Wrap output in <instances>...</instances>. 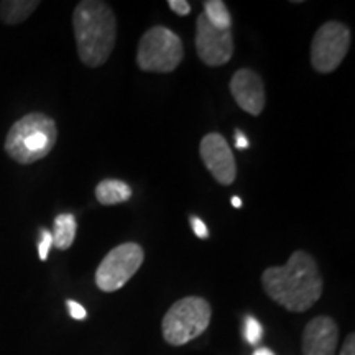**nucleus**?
<instances>
[{"mask_svg": "<svg viewBox=\"0 0 355 355\" xmlns=\"http://www.w3.org/2000/svg\"><path fill=\"white\" fill-rule=\"evenodd\" d=\"M73 28L79 60L89 68H99L112 55L117 21L105 2L83 0L73 12Z\"/></svg>", "mask_w": 355, "mask_h": 355, "instance_id": "2", "label": "nucleus"}, {"mask_svg": "<svg viewBox=\"0 0 355 355\" xmlns=\"http://www.w3.org/2000/svg\"><path fill=\"white\" fill-rule=\"evenodd\" d=\"M339 355H355V336L349 334Z\"/></svg>", "mask_w": 355, "mask_h": 355, "instance_id": "21", "label": "nucleus"}, {"mask_svg": "<svg viewBox=\"0 0 355 355\" xmlns=\"http://www.w3.org/2000/svg\"><path fill=\"white\" fill-rule=\"evenodd\" d=\"M168 6H170L173 12L178 13V15H181V17L188 15V13L191 12L189 2H186V0H170V2H168Z\"/></svg>", "mask_w": 355, "mask_h": 355, "instance_id": "19", "label": "nucleus"}, {"mask_svg": "<svg viewBox=\"0 0 355 355\" xmlns=\"http://www.w3.org/2000/svg\"><path fill=\"white\" fill-rule=\"evenodd\" d=\"M51 245H53V235H51L50 230L43 229L42 230V239H40V243H38L40 260L44 261L48 259V254H50Z\"/></svg>", "mask_w": 355, "mask_h": 355, "instance_id": "17", "label": "nucleus"}, {"mask_svg": "<svg viewBox=\"0 0 355 355\" xmlns=\"http://www.w3.org/2000/svg\"><path fill=\"white\" fill-rule=\"evenodd\" d=\"M56 139V122L48 115L32 112L13 123L3 146L13 162L32 165L51 153Z\"/></svg>", "mask_w": 355, "mask_h": 355, "instance_id": "3", "label": "nucleus"}, {"mask_svg": "<svg viewBox=\"0 0 355 355\" xmlns=\"http://www.w3.org/2000/svg\"><path fill=\"white\" fill-rule=\"evenodd\" d=\"M230 92L243 112L260 115L265 109V86L255 71L239 69L230 79Z\"/></svg>", "mask_w": 355, "mask_h": 355, "instance_id": "10", "label": "nucleus"}, {"mask_svg": "<svg viewBox=\"0 0 355 355\" xmlns=\"http://www.w3.org/2000/svg\"><path fill=\"white\" fill-rule=\"evenodd\" d=\"M196 51L204 64L222 66L234 55V40L230 30L216 28L201 13L196 21Z\"/></svg>", "mask_w": 355, "mask_h": 355, "instance_id": "8", "label": "nucleus"}, {"mask_svg": "<svg viewBox=\"0 0 355 355\" xmlns=\"http://www.w3.org/2000/svg\"><path fill=\"white\" fill-rule=\"evenodd\" d=\"M66 306H68L69 314H71V318H73V319H78V321H81V319L87 318L86 308H84V306H81L79 303H76V301L68 300V301H66Z\"/></svg>", "mask_w": 355, "mask_h": 355, "instance_id": "18", "label": "nucleus"}, {"mask_svg": "<svg viewBox=\"0 0 355 355\" xmlns=\"http://www.w3.org/2000/svg\"><path fill=\"white\" fill-rule=\"evenodd\" d=\"M261 285L270 300L291 313H304L322 295V277L316 260L303 250L293 252L286 265L266 268Z\"/></svg>", "mask_w": 355, "mask_h": 355, "instance_id": "1", "label": "nucleus"}, {"mask_svg": "<svg viewBox=\"0 0 355 355\" xmlns=\"http://www.w3.org/2000/svg\"><path fill=\"white\" fill-rule=\"evenodd\" d=\"M339 329L329 316H318L303 332V355H336Z\"/></svg>", "mask_w": 355, "mask_h": 355, "instance_id": "11", "label": "nucleus"}, {"mask_svg": "<svg viewBox=\"0 0 355 355\" xmlns=\"http://www.w3.org/2000/svg\"><path fill=\"white\" fill-rule=\"evenodd\" d=\"M144 248L135 242L121 243L112 248L96 270V285L99 290L112 293L121 290L144 263Z\"/></svg>", "mask_w": 355, "mask_h": 355, "instance_id": "6", "label": "nucleus"}, {"mask_svg": "<svg viewBox=\"0 0 355 355\" xmlns=\"http://www.w3.org/2000/svg\"><path fill=\"white\" fill-rule=\"evenodd\" d=\"M211 304L199 296H186L168 309L162 322L163 337L171 345H184L196 339L211 322Z\"/></svg>", "mask_w": 355, "mask_h": 355, "instance_id": "4", "label": "nucleus"}, {"mask_svg": "<svg viewBox=\"0 0 355 355\" xmlns=\"http://www.w3.org/2000/svg\"><path fill=\"white\" fill-rule=\"evenodd\" d=\"M76 219L73 214H60L55 219L53 227V245L60 250H68L76 239Z\"/></svg>", "mask_w": 355, "mask_h": 355, "instance_id": "14", "label": "nucleus"}, {"mask_svg": "<svg viewBox=\"0 0 355 355\" xmlns=\"http://www.w3.org/2000/svg\"><path fill=\"white\" fill-rule=\"evenodd\" d=\"M261 334H263V329H261V324L257 321L255 318L247 316L245 318V339L248 344L255 345L260 343Z\"/></svg>", "mask_w": 355, "mask_h": 355, "instance_id": "16", "label": "nucleus"}, {"mask_svg": "<svg viewBox=\"0 0 355 355\" xmlns=\"http://www.w3.org/2000/svg\"><path fill=\"white\" fill-rule=\"evenodd\" d=\"M350 32L340 21H327L318 30L311 44V63L318 73L329 74L339 68L349 53Z\"/></svg>", "mask_w": 355, "mask_h": 355, "instance_id": "7", "label": "nucleus"}, {"mask_svg": "<svg viewBox=\"0 0 355 355\" xmlns=\"http://www.w3.org/2000/svg\"><path fill=\"white\" fill-rule=\"evenodd\" d=\"M254 355H275V354L268 349H259V350H255Z\"/></svg>", "mask_w": 355, "mask_h": 355, "instance_id": "23", "label": "nucleus"}, {"mask_svg": "<svg viewBox=\"0 0 355 355\" xmlns=\"http://www.w3.org/2000/svg\"><path fill=\"white\" fill-rule=\"evenodd\" d=\"M40 6L38 0H6L0 2V20L6 25H19Z\"/></svg>", "mask_w": 355, "mask_h": 355, "instance_id": "13", "label": "nucleus"}, {"mask_svg": "<svg viewBox=\"0 0 355 355\" xmlns=\"http://www.w3.org/2000/svg\"><path fill=\"white\" fill-rule=\"evenodd\" d=\"M232 206H234V207H241V206H242V201H241V198L234 196V198H232Z\"/></svg>", "mask_w": 355, "mask_h": 355, "instance_id": "24", "label": "nucleus"}, {"mask_svg": "<svg viewBox=\"0 0 355 355\" xmlns=\"http://www.w3.org/2000/svg\"><path fill=\"white\" fill-rule=\"evenodd\" d=\"M183 56L181 38L165 26H153L140 40L137 64L146 73H171L181 64Z\"/></svg>", "mask_w": 355, "mask_h": 355, "instance_id": "5", "label": "nucleus"}, {"mask_svg": "<svg viewBox=\"0 0 355 355\" xmlns=\"http://www.w3.org/2000/svg\"><path fill=\"white\" fill-rule=\"evenodd\" d=\"M191 225H193L194 234L198 235L199 239H207L209 237V232H207V225L199 219V217H191Z\"/></svg>", "mask_w": 355, "mask_h": 355, "instance_id": "20", "label": "nucleus"}, {"mask_svg": "<svg viewBox=\"0 0 355 355\" xmlns=\"http://www.w3.org/2000/svg\"><path fill=\"white\" fill-rule=\"evenodd\" d=\"M235 146H237V148H241V150L248 148V140H247V137L243 135V133H242L241 130L235 132Z\"/></svg>", "mask_w": 355, "mask_h": 355, "instance_id": "22", "label": "nucleus"}, {"mask_svg": "<svg viewBox=\"0 0 355 355\" xmlns=\"http://www.w3.org/2000/svg\"><path fill=\"white\" fill-rule=\"evenodd\" d=\"M96 198L102 206H115L132 198V188L119 180H104L96 186Z\"/></svg>", "mask_w": 355, "mask_h": 355, "instance_id": "12", "label": "nucleus"}, {"mask_svg": "<svg viewBox=\"0 0 355 355\" xmlns=\"http://www.w3.org/2000/svg\"><path fill=\"white\" fill-rule=\"evenodd\" d=\"M204 15L209 20L211 25L220 30H230L232 20H230V13L222 0H207L204 2Z\"/></svg>", "mask_w": 355, "mask_h": 355, "instance_id": "15", "label": "nucleus"}, {"mask_svg": "<svg viewBox=\"0 0 355 355\" xmlns=\"http://www.w3.org/2000/svg\"><path fill=\"white\" fill-rule=\"evenodd\" d=\"M199 155L217 183L224 186L234 183L237 176V165L227 140L220 133H207L202 137Z\"/></svg>", "mask_w": 355, "mask_h": 355, "instance_id": "9", "label": "nucleus"}]
</instances>
